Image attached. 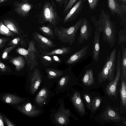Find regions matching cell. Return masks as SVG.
<instances>
[{
	"mask_svg": "<svg viewBox=\"0 0 126 126\" xmlns=\"http://www.w3.org/2000/svg\"><path fill=\"white\" fill-rule=\"evenodd\" d=\"M10 39L9 38H0V49L4 47L7 42Z\"/></svg>",
	"mask_w": 126,
	"mask_h": 126,
	"instance_id": "ab89813d",
	"label": "cell"
},
{
	"mask_svg": "<svg viewBox=\"0 0 126 126\" xmlns=\"http://www.w3.org/2000/svg\"><path fill=\"white\" fill-rule=\"evenodd\" d=\"M9 62L15 66L16 69L17 71L22 69L25 63V60L22 56H20L11 59Z\"/></svg>",
	"mask_w": 126,
	"mask_h": 126,
	"instance_id": "83f0119b",
	"label": "cell"
},
{
	"mask_svg": "<svg viewBox=\"0 0 126 126\" xmlns=\"http://www.w3.org/2000/svg\"><path fill=\"white\" fill-rule=\"evenodd\" d=\"M89 48V46L86 45L76 52L67 60L66 62V63L68 64H72L77 63L86 55Z\"/></svg>",
	"mask_w": 126,
	"mask_h": 126,
	"instance_id": "44dd1931",
	"label": "cell"
},
{
	"mask_svg": "<svg viewBox=\"0 0 126 126\" xmlns=\"http://www.w3.org/2000/svg\"><path fill=\"white\" fill-rule=\"evenodd\" d=\"M28 43L26 38V34L17 37L11 40L8 43V45H19L23 47H26Z\"/></svg>",
	"mask_w": 126,
	"mask_h": 126,
	"instance_id": "4316f807",
	"label": "cell"
},
{
	"mask_svg": "<svg viewBox=\"0 0 126 126\" xmlns=\"http://www.w3.org/2000/svg\"><path fill=\"white\" fill-rule=\"evenodd\" d=\"M6 0H0V3H2Z\"/></svg>",
	"mask_w": 126,
	"mask_h": 126,
	"instance_id": "f6af8a7d",
	"label": "cell"
},
{
	"mask_svg": "<svg viewBox=\"0 0 126 126\" xmlns=\"http://www.w3.org/2000/svg\"></svg>",
	"mask_w": 126,
	"mask_h": 126,
	"instance_id": "c3c4849f",
	"label": "cell"
},
{
	"mask_svg": "<svg viewBox=\"0 0 126 126\" xmlns=\"http://www.w3.org/2000/svg\"><path fill=\"white\" fill-rule=\"evenodd\" d=\"M46 75H43L44 84L53 87L56 81L66 72L56 69L47 68L45 70Z\"/></svg>",
	"mask_w": 126,
	"mask_h": 126,
	"instance_id": "4fadbf2b",
	"label": "cell"
},
{
	"mask_svg": "<svg viewBox=\"0 0 126 126\" xmlns=\"http://www.w3.org/2000/svg\"><path fill=\"white\" fill-rule=\"evenodd\" d=\"M102 99L100 97H95L91 101V106L90 110L92 112L95 111L100 106Z\"/></svg>",
	"mask_w": 126,
	"mask_h": 126,
	"instance_id": "d6a6232c",
	"label": "cell"
},
{
	"mask_svg": "<svg viewBox=\"0 0 126 126\" xmlns=\"http://www.w3.org/2000/svg\"><path fill=\"white\" fill-rule=\"evenodd\" d=\"M121 81V88L120 91V95L121 100L122 109L126 110V78L121 74L120 78Z\"/></svg>",
	"mask_w": 126,
	"mask_h": 126,
	"instance_id": "603a6c76",
	"label": "cell"
},
{
	"mask_svg": "<svg viewBox=\"0 0 126 126\" xmlns=\"http://www.w3.org/2000/svg\"><path fill=\"white\" fill-rule=\"evenodd\" d=\"M121 46L122 51L121 74L126 78V46L124 44H122Z\"/></svg>",
	"mask_w": 126,
	"mask_h": 126,
	"instance_id": "f1b7e54d",
	"label": "cell"
},
{
	"mask_svg": "<svg viewBox=\"0 0 126 126\" xmlns=\"http://www.w3.org/2000/svg\"><path fill=\"white\" fill-rule=\"evenodd\" d=\"M39 29L44 34L49 38L52 39L55 38L54 31L49 26L42 25L40 27Z\"/></svg>",
	"mask_w": 126,
	"mask_h": 126,
	"instance_id": "f546056e",
	"label": "cell"
},
{
	"mask_svg": "<svg viewBox=\"0 0 126 126\" xmlns=\"http://www.w3.org/2000/svg\"><path fill=\"white\" fill-rule=\"evenodd\" d=\"M44 85L43 75L39 68L36 67L32 71L29 73L27 80L29 93L33 96Z\"/></svg>",
	"mask_w": 126,
	"mask_h": 126,
	"instance_id": "ba28073f",
	"label": "cell"
},
{
	"mask_svg": "<svg viewBox=\"0 0 126 126\" xmlns=\"http://www.w3.org/2000/svg\"><path fill=\"white\" fill-rule=\"evenodd\" d=\"M39 58L41 62L44 66H48L55 62L50 56L44 55L40 53Z\"/></svg>",
	"mask_w": 126,
	"mask_h": 126,
	"instance_id": "1f68e13d",
	"label": "cell"
},
{
	"mask_svg": "<svg viewBox=\"0 0 126 126\" xmlns=\"http://www.w3.org/2000/svg\"><path fill=\"white\" fill-rule=\"evenodd\" d=\"M21 105L16 106L19 111L27 116L32 118L38 116L43 113L44 110L43 109L37 107L29 99Z\"/></svg>",
	"mask_w": 126,
	"mask_h": 126,
	"instance_id": "8fae6325",
	"label": "cell"
},
{
	"mask_svg": "<svg viewBox=\"0 0 126 126\" xmlns=\"http://www.w3.org/2000/svg\"><path fill=\"white\" fill-rule=\"evenodd\" d=\"M55 106L50 110V115L51 121L55 125L68 126L70 123L69 117L76 118L69 109L65 108L63 98L59 99Z\"/></svg>",
	"mask_w": 126,
	"mask_h": 126,
	"instance_id": "7a4b0ae2",
	"label": "cell"
},
{
	"mask_svg": "<svg viewBox=\"0 0 126 126\" xmlns=\"http://www.w3.org/2000/svg\"><path fill=\"white\" fill-rule=\"evenodd\" d=\"M82 19H79L76 23L67 28L61 26L54 28L55 36L64 44L68 43L72 46L75 42L76 33L79 29Z\"/></svg>",
	"mask_w": 126,
	"mask_h": 126,
	"instance_id": "5b68a950",
	"label": "cell"
},
{
	"mask_svg": "<svg viewBox=\"0 0 126 126\" xmlns=\"http://www.w3.org/2000/svg\"><path fill=\"white\" fill-rule=\"evenodd\" d=\"M4 126L2 116L0 114V126Z\"/></svg>",
	"mask_w": 126,
	"mask_h": 126,
	"instance_id": "7bdbcfd3",
	"label": "cell"
},
{
	"mask_svg": "<svg viewBox=\"0 0 126 126\" xmlns=\"http://www.w3.org/2000/svg\"><path fill=\"white\" fill-rule=\"evenodd\" d=\"M83 97L86 104L89 110H90L91 108V101L90 95L88 94H85L83 95Z\"/></svg>",
	"mask_w": 126,
	"mask_h": 126,
	"instance_id": "d590c367",
	"label": "cell"
},
{
	"mask_svg": "<svg viewBox=\"0 0 126 126\" xmlns=\"http://www.w3.org/2000/svg\"><path fill=\"white\" fill-rule=\"evenodd\" d=\"M126 28L124 27L118 32V44L119 45L126 44Z\"/></svg>",
	"mask_w": 126,
	"mask_h": 126,
	"instance_id": "836d02e7",
	"label": "cell"
},
{
	"mask_svg": "<svg viewBox=\"0 0 126 126\" xmlns=\"http://www.w3.org/2000/svg\"><path fill=\"white\" fill-rule=\"evenodd\" d=\"M77 0H70L66 5L63 13V14H64L72 7L75 2Z\"/></svg>",
	"mask_w": 126,
	"mask_h": 126,
	"instance_id": "74e56055",
	"label": "cell"
},
{
	"mask_svg": "<svg viewBox=\"0 0 126 126\" xmlns=\"http://www.w3.org/2000/svg\"><path fill=\"white\" fill-rule=\"evenodd\" d=\"M4 24L9 29L19 36L24 35V32L12 20L5 19L3 21Z\"/></svg>",
	"mask_w": 126,
	"mask_h": 126,
	"instance_id": "484cf974",
	"label": "cell"
},
{
	"mask_svg": "<svg viewBox=\"0 0 126 126\" xmlns=\"http://www.w3.org/2000/svg\"><path fill=\"white\" fill-rule=\"evenodd\" d=\"M55 3L53 0L45 2L40 13L38 16V21L40 24L49 22L54 28L61 21Z\"/></svg>",
	"mask_w": 126,
	"mask_h": 126,
	"instance_id": "277c9868",
	"label": "cell"
},
{
	"mask_svg": "<svg viewBox=\"0 0 126 126\" xmlns=\"http://www.w3.org/2000/svg\"><path fill=\"white\" fill-rule=\"evenodd\" d=\"M88 1L89 6L91 9H94L98 2V0H87Z\"/></svg>",
	"mask_w": 126,
	"mask_h": 126,
	"instance_id": "f35d334b",
	"label": "cell"
},
{
	"mask_svg": "<svg viewBox=\"0 0 126 126\" xmlns=\"http://www.w3.org/2000/svg\"><path fill=\"white\" fill-rule=\"evenodd\" d=\"M96 27L98 26L102 32V40L111 47H113L116 41V24L111 20L108 13L103 9L101 10L98 20H96Z\"/></svg>",
	"mask_w": 126,
	"mask_h": 126,
	"instance_id": "6da1fadb",
	"label": "cell"
},
{
	"mask_svg": "<svg viewBox=\"0 0 126 126\" xmlns=\"http://www.w3.org/2000/svg\"><path fill=\"white\" fill-rule=\"evenodd\" d=\"M4 119L5 122L8 126H15V125L14 124L11 122L10 121L7 119L6 117L4 116Z\"/></svg>",
	"mask_w": 126,
	"mask_h": 126,
	"instance_id": "60d3db41",
	"label": "cell"
},
{
	"mask_svg": "<svg viewBox=\"0 0 126 126\" xmlns=\"http://www.w3.org/2000/svg\"><path fill=\"white\" fill-rule=\"evenodd\" d=\"M24 1H26V0H23Z\"/></svg>",
	"mask_w": 126,
	"mask_h": 126,
	"instance_id": "7dc6e473",
	"label": "cell"
},
{
	"mask_svg": "<svg viewBox=\"0 0 126 126\" xmlns=\"http://www.w3.org/2000/svg\"><path fill=\"white\" fill-rule=\"evenodd\" d=\"M51 88L48 85H44L33 96L32 102L36 107L43 109L54 96L55 94Z\"/></svg>",
	"mask_w": 126,
	"mask_h": 126,
	"instance_id": "8992f818",
	"label": "cell"
},
{
	"mask_svg": "<svg viewBox=\"0 0 126 126\" xmlns=\"http://www.w3.org/2000/svg\"><path fill=\"white\" fill-rule=\"evenodd\" d=\"M80 34L77 41L78 45L83 44L84 42L87 41L90 37L92 28L90 25L89 22L86 18L82 19L80 27Z\"/></svg>",
	"mask_w": 126,
	"mask_h": 126,
	"instance_id": "9a60e30c",
	"label": "cell"
},
{
	"mask_svg": "<svg viewBox=\"0 0 126 126\" xmlns=\"http://www.w3.org/2000/svg\"><path fill=\"white\" fill-rule=\"evenodd\" d=\"M63 0H58V1L59 2H62Z\"/></svg>",
	"mask_w": 126,
	"mask_h": 126,
	"instance_id": "bcb514c9",
	"label": "cell"
},
{
	"mask_svg": "<svg viewBox=\"0 0 126 126\" xmlns=\"http://www.w3.org/2000/svg\"><path fill=\"white\" fill-rule=\"evenodd\" d=\"M40 53L44 55L52 56L55 55H64L72 52L71 48L70 47H64L56 49L50 51L43 52L40 51Z\"/></svg>",
	"mask_w": 126,
	"mask_h": 126,
	"instance_id": "d4e9b609",
	"label": "cell"
},
{
	"mask_svg": "<svg viewBox=\"0 0 126 126\" xmlns=\"http://www.w3.org/2000/svg\"><path fill=\"white\" fill-rule=\"evenodd\" d=\"M2 99L4 102L7 103L17 104L24 102L29 98H21L15 95L7 94L3 96Z\"/></svg>",
	"mask_w": 126,
	"mask_h": 126,
	"instance_id": "cb8c5ba5",
	"label": "cell"
},
{
	"mask_svg": "<svg viewBox=\"0 0 126 126\" xmlns=\"http://www.w3.org/2000/svg\"><path fill=\"white\" fill-rule=\"evenodd\" d=\"M85 0H79L71 9L64 17V23L70 22L75 20L81 12Z\"/></svg>",
	"mask_w": 126,
	"mask_h": 126,
	"instance_id": "ac0fdd59",
	"label": "cell"
},
{
	"mask_svg": "<svg viewBox=\"0 0 126 126\" xmlns=\"http://www.w3.org/2000/svg\"><path fill=\"white\" fill-rule=\"evenodd\" d=\"M26 38L28 45L27 49L22 47H18L16 51L18 54L24 56L25 58L30 73L36 67L39 66L38 61L39 59L40 52L33 40L32 39L30 40L28 37L27 32L26 34Z\"/></svg>",
	"mask_w": 126,
	"mask_h": 126,
	"instance_id": "3957f363",
	"label": "cell"
},
{
	"mask_svg": "<svg viewBox=\"0 0 126 126\" xmlns=\"http://www.w3.org/2000/svg\"><path fill=\"white\" fill-rule=\"evenodd\" d=\"M101 117L102 119L106 122L111 121L115 122L123 120L124 123L126 124V119L120 115L116 110L112 108H107L105 109L103 112Z\"/></svg>",
	"mask_w": 126,
	"mask_h": 126,
	"instance_id": "e0dca14e",
	"label": "cell"
},
{
	"mask_svg": "<svg viewBox=\"0 0 126 126\" xmlns=\"http://www.w3.org/2000/svg\"><path fill=\"white\" fill-rule=\"evenodd\" d=\"M52 56L51 57L54 62L59 63L61 62V60L57 56L54 55H52Z\"/></svg>",
	"mask_w": 126,
	"mask_h": 126,
	"instance_id": "b9f144b4",
	"label": "cell"
},
{
	"mask_svg": "<svg viewBox=\"0 0 126 126\" xmlns=\"http://www.w3.org/2000/svg\"><path fill=\"white\" fill-rule=\"evenodd\" d=\"M118 0L119 1H123L124 3H126V0Z\"/></svg>",
	"mask_w": 126,
	"mask_h": 126,
	"instance_id": "ee69618b",
	"label": "cell"
},
{
	"mask_svg": "<svg viewBox=\"0 0 126 126\" xmlns=\"http://www.w3.org/2000/svg\"><path fill=\"white\" fill-rule=\"evenodd\" d=\"M117 50L116 48H114L109 56L107 57L105 63L109 71L108 81L109 82L112 80L115 77Z\"/></svg>",
	"mask_w": 126,
	"mask_h": 126,
	"instance_id": "2e32d148",
	"label": "cell"
},
{
	"mask_svg": "<svg viewBox=\"0 0 126 126\" xmlns=\"http://www.w3.org/2000/svg\"><path fill=\"white\" fill-rule=\"evenodd\" d=\"M108 7L112 14L122 16L126 13V6L124 3H119L117 0H107Z\"/></svg>",
	"mask_w": 126,
	"mask_h": 126,
	"instance_id": "d6986e66",
	"label": "cell"
},
{
	"mask_svg": "<svg viewBox=\"0 0 126 126\" xmlns=\"http://www.w3.org/2000/svg\"><path fill=\"white\" fill-rule=\"evenodd\" d=\"M32 39L39 51L47 52L50 49L56 47L57 45L49 39L34 32L32 34Z\"/></svg>",
	"mask_w": 126,
	"mask_h": 126,
	"instance_id": "7c38bea8",
	"label": "cell"
},
{
	"mask_svg": "<svg viewBox=\"0 0 126 126\" xmlns=\"http://www.w3.org/2000/svg\"><path fill=\"white\" fill-rule=\"evenodd\" d=\"M121 51L118 50L117 58L116 72L114 79L109 82L106 86L105 91L106 94L111 98L118 99L117 87L120 79L121 74Z\"/></svg>",
	"mask_w": 126,
	"mask_h": 126,
	"instance_id": "9c48e42d",
	"label": "cell"
},
{
	"mask_svg": "<svg viewBox=\"0 0 126 126\" xmlns=\"http://www.w3.org/2000/svg\"><path fill=\"white\" fill-rule=\"evenodd\" d=\"M95 79L92 69H90L87 70L80 79L78 80H80L81 84L79 85H81L83 88L87 90L95 88V83H99Z\"/></svg>",
	"mask_w": 126,
	"mask_h": 126,
	"instance_id": "5bb4252c",
	"label": "cell"
},
{
	"mask_svg": "<svg viewBox=\"0 0 126 126\" xmlns=\"http://www.w3.org/2000/svg\"><path fill=\"white\" fill-rule=\"evenodd\" d=\"M94 37L93 47V57L96 63L99 60L100 53V31L98 26L95 28Z\"/></svg>",
	"mask_w": 126,
	"mask_h": 126,
	"instance_id": "ffe728a7",
	"label": "cell"
},
{
	"mask_svg": "<svg viewBox=\"0 0 126 126\" xmlns=\"http://www.w3.org/2000/svg\"><path fill=\"white\" fill-rule=\"evenodd\" d=\"M15 7V11L18 14L26 17L28 16L29 11L33 6L32 4L26 2L17 3Z\"/></svg>",
	"mask_w": 126,
	"mask_h": 126,
	"instance_id": "7402d4cb",
	"label": "cell"
},
{
	"mask_svg": "<svg viewBox=\"0 0 126 126\" xmlns=\"http://www.w3.org/2000/svg\"><path fill=\"white\" fill-rule=\"evenodd\" d=\"M0 34L8 37L14 36L16 34L11 31L2 22H0Z\"/></svg>",
	"mask_w": 126,
	"mask_h": 126,
	"instance_id": "4dcf8cb0",
	"label": "cell"
},
{
	"mask_svg": "<svg viewBox=\"0 0 126 126\" xmlns=\"http://www.w3.org/2000/svg\"><path fill=\"white\" fill-rule=\"evenodd\" d=\"M16 45H12L5 48L3 51L1 56L3 60L6 59L8 58V53L15 48Z\"/></svg>",
	"mask_w": 126,
	"mask_h": 126,
	"instance_id": "e575fe53",
	"label": "cell"
},
{
	"mask_svg": "<svg viewBox=\"0 0 126 126\" xmlns=\"http://www.w3.org/2000/svg\"><path fill=\"white\" fill-rule=\"evenodd\" d=\"M0 71L3 72H9L11 71V69L9 66L0 60Z\"/></svg>",
	"mask_w": 126,
	"mask_h": 126,
	"instance_id": "8d00e7d4",
	"label": "cell"
},
{
	"mask_svg": "<svg viewBox=\"0 0 126 126\" xmlns=\"http://www.w3.org/2000/svg\"><path fill=\"white\" fill-rule=\"evenodd\" d=\"M65 96L68 97L79 114L81 116L86 114L85 108L79 92L72 88L66 92Z\"/></svg>",
	"mask_w": 126,
	"mask_h": 126,
	"instance_id": "30bf717a",
	"label": "cell"
},
{
	"mask_svg": "<svg viewBox=\"0 0 126 126\" xmlns=\"http://www.w3.org/2000/svg\"><path fill=\"white\" fill-rule=\"evenodd\" d=\"M54 84L55 88L54 91L55 95L65 93L73 87L79 85L78 79L74 75L66 72L58 79Z\"/></svg>",
	"mask_w": 126,
	"mask_h": 126,
	"instance_id": "52a82bcc",
	"label": "cell"
}]
</instances>
